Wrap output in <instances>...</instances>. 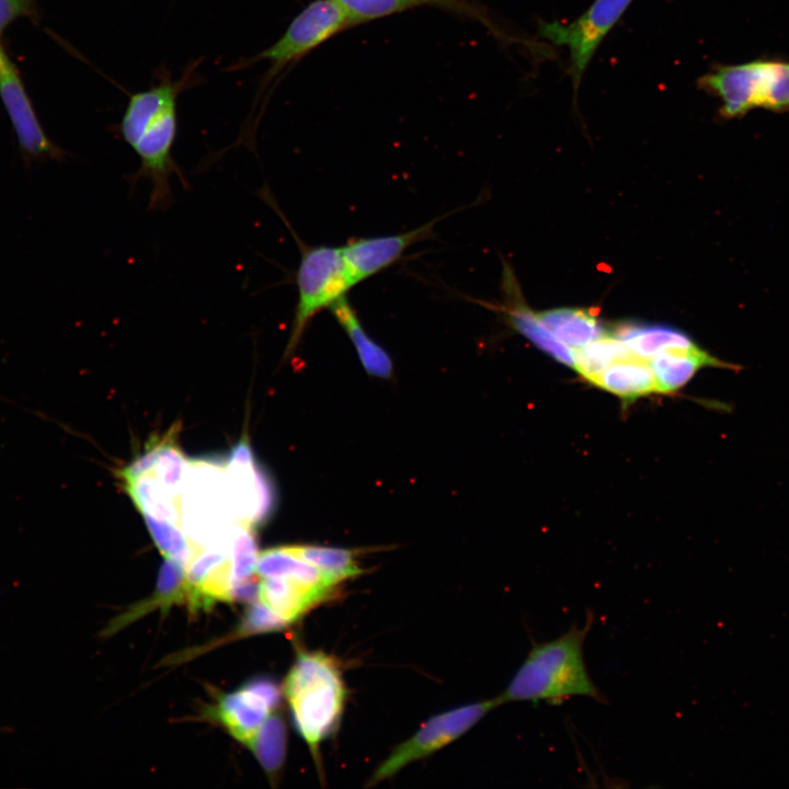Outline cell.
Listing matches in <instances>:
<instances>
[{
    "label": "cell",
    "instance_id": "cell-1",
    "mask_svg": "<svg viewBox=\"0 0 789 789\" xmlns=\"http://www.w3.org/2000/svg\"><path fill=\"white\" fill-rule=\"evenodd\" d=\"M192 79L162 78L159 83L129 96L121 121V134L139 158V168L130 184L148 180L151 184L149 208L164 210L173 202L171 179L175 174L182 185L187 181L176 164L172 149L178 134L176 102Z\"/></svg>",
    "mask_w": 789,
    "mask_h": 789
},
{
    "label": "cell",
    "instance_id": "cell-2",
    "mask_svg": "<svg viewBox=\"0 0 789 789\" xmlns=\"http://www.w3.org/2000/svg\"><path fill=\"white\" fill-rule=\"evenodd\" d=\"M593 621L590 613L583 626L574 624L554 639L534 642L506 688L498 696L501 705L512 701L560 705L576 696L606 704L605 695L587 672L583 655Z\"/></svg>",
    "mask_w": 789,
    "mask_h": 789
},
{
    "label": "cell",
    "instance_id": "cell-3",
    "mask_svg": "<svg viewBox=\"0 0 789 789\" xmlns=\"http://www.w3.org/2000/svg\"><path fill=\"white\" fill-rule=\"evenodd\" d=\"M284 694L295 725L319 764V747L338 728L346 697L340 666L321 651H299Z\"/></svg>",
    "mask_w": 789,
    "mask_h": 789
},
{
    "label": "cell",
    "instance_id": "cell-4",
    "mask_svg": "<svg viewBox=\"0 0 789 789\" xmlns=\"http://www.w3.org/2000/svg\"><path fill=\"white\" fill-rule=\"evenodd\" d=\"M259 194L285 221L300 252L296 272L297 302L286 347L288 355L297 347L312 318L321 310L330 309L339 299L346 296L355 283L343 258L341 247L306 244L285 220L271 193L263 188Z\"/></svg>",
    "mask_w": 789,
    "mask_h": 789
},
{
    "label": "cell",
    "instance_id": "cell-5",
    "mask_svg": "<svg viewBox=\"0 0 789 789\" xmlns=\"http://www.w3.org/2000/svg\"><path fill=\"white\" fill-rule=\"evenodd\" d=\"M500 705L499 698L494 697L432 717L410 739L391 752L374 771L367 785L373 786L388 779L408 764L455 741Z\"/></svg>",
    "mask_w": 789,
    "mask_h": 789
},
{
    "label": "cell",
    "instance_id": "cell-6",
    "mask_svg": "<svg viewBox=\"0 0 789 789\" xmlns=\"http://www.w3.org/2000/svg\"><path fill=\"white\" fill-rule=\"evenodd\" d=\"M351 25L352 21L334 0H315L294 18L273 45L248 62L270 61L272 77Z\"/></svg>",
    "mask_w": 789,
    "mask_h": 789
},
{
    "label": "cell",
    "instance_id": "cell-7",
    "mask_svg": "<svg viewBox=\"0 0 789 789\" xmlns=\"http://www.w3.org/2000/svg\"><path fill=\"white\" fill-rule=\"evenodd\" d=\"M631 2L632 0H595L581 16L570 23H540L539 33L542 37L569 49L574 90L580 85L582 76L603 38Z\"/></svg>",
    "mask_w": 789,
    "mask_h": 789
},
{
    "label": "cell",
    "instance_id": "cell-8",
    "mask_svg": "<svg viewBox=\"0 0 789 789\" xmlns=\"http://www.w3.org/2000/svg\"><path fill=\"white\" fill-rule=\"evenodd\" d=\"M0 99L16 135L20 148L28 158L54 159L61 152L46 136L22 78L0 39Z\"/></svg>",
    "mask_w": 789,
    "mask_h": 789
},
{
    "label": "cell",
    "instance_id": "cell-9",
    "mask_svg": "<svg viewBox=\"0 0 789 789\" xmlns=\"http://www.w3.org/2000/svg\"><path fill=\"white\" fill-rule=\"evenodd\" d=\"M453 213L404 232L350 239L341 250L355 285L395 264L411 245L431 238L435 225Z\"/></svg>",
    "mask_w": 789,
    "mask_h": 789
},
{
    "label": "cell",
    "instance_id": "cell-10",
    "mask_svg": "<svg viewBox=\"0 0 789 789\" xmlns=\"http://www.w3.org/2000/svg\"><path fill=\"white\" fill-rule=\"evenodd\" d=\"M502 288L504 291L502 304L494 305L484 301H480V304L500 312L510 327L550 357L573 367V350L560 342L544 325L538 313H535L525 302L517 282L506 264L503 270Z\"/></svg>",
    "mask_w": 789,
    "mask_h": 789
},
{
    "label": "cell",
    "instance_id": "cell-11",
    "mask_svg": "<svg viewBox=\"0 0 789 789\" xmlns=\"http://www.w3.org/2000/svg\"><path fill=\"white\" fill-rule=\"evenodd\" d=\"M762 73L763 61L720 67L700 78L699 85L720 98L721 115L732 118L759 107Z\"/></svg>",
    "mask_w": 789,
    "mask_h": 789
},
{
    "label": "cell",
    "instance_id": "cell-12",
    "mask_svg": "<svg viewBox=\"0 0 789 789\" xmlns=\"http://www.w3.org/2000/svg\"><path fill=\"white\" fill-rule=\"evenodd\" d=\"M656 392L671 393L685 386L704 367L740 370L742 367L713 356L699 345L693 348L667 350L650 358Z\"/></svg>",
    "mask_w": 789,
    "mask_h": 789
},
{
    "label": "cell",
    "instance_id": "cell-13",
    "mask_svg": "<svg viewBox=\"0 0 789 789\" xmlns=\"http://www.w3.org/2000/svg\"><path fill=\"white\" fill-rule=\"evenodd\" d=\"M255 572L261 578H277L296 583L329 597L340 583L304 559L288 552L283 546L270 548L258 556Z\"/></svg>",
    "mask_w": 789,
    "mask_h": 789
},
{
    "label": "cell",
    "instance_id": "cell-14",
    "mask_svg": "<svg viewBox=\"0 0 789 789\" xmlns=\"http://www.w3.org/2000/svg\"><path fill=\"white\" fill-rule=\"evenodd\" d=\"M272 711L261 697L242 686L221 696L208 713L247 745Z\"/></svg>",
    "mask_w": 789,
    "mask_h": 789
},
{
    "label": "cell",
    "instance_id": "cell-15",
    "mask_svg": "<svg viewBox=\"0 0 789 789\" xmlns=\"http://www.w3.org/2000/svg\"><path fill=\"white\" fill-rule=\"evenodd\" d=\"M186 568L171 559L165 558L162 563L157 587L153 594L139 604L132 606L126 613L117 616L108 624L105 636L113 634L145 614L161 608L163 613L174 604H186Z\"/></svg>",
    "mask_w": 789,
    "mask_h": 789
},
{
    "label": "cell",
    "instance_id": "cell-16",
    "mask_svg": "<svg viewBox=\"0 0 789 789\" xmlns=\"http://www.w3.org/2000/svg\"><path fill=\"white\" fill-rule=\"evenodd\" d=\"M637 356L651 358L677 348H693L697 344L683 331L662 324L620 323L609 331Z\"/></svg>",
    "mask_w": 789,
    "mask_h": 789
},
{
    "label": "cell",
    "instance_id": "cell-17",
    "mask_svg": "<svg viewBox=\"0 0 789 789\" xmlns=\"http://www.w3.org/2000/svg\"><path fill=\"white\" fill-rule=\"evenodd\" d=\"M330 311L351 340L365 370L375 377H390L392 374L390 356L364 329L347 297L339 299L330 307Z\"/></svg>",
    "mask_w": 789,
    "mask_h": 789
},
{
    "label": "cell",
    "instance_id": "cell-18",
    "mask_svg": "<svg viewBox=\"0 0 789 789\" xmlns=\"http://www.w3.org/2000/svg\"><path fill=\"white\" fill-rule=\"evenodd\" d=\"M544 325L563 344L578 350L608 331L587 308L563 307L538 313Z\"/></svg>",
    "mask_w": 789,
    "mask_h": 789
},
{
    "label": "cell",
    "instance_id": "cell-19",
    "mask_svg": "<svg viewBox=\"0 0 789 789\" xmlns=\"http://www.w3.org/2000/svg\"><path fill=\"white\" fill-rule=\"evenodd\" d=\"M593 385L624 400H633L656 392V384L649 362L637 355L610 364Z\"/></svg>",
    "mask_w": 789,
    "mask_h": 789
},
{
    "label": "cell",
    "instance_id": "cell-20",
    "mask_svg": "<svg viewBox=\"0 0 789 789\" xmlns=\"http://www.w3.org/2000/svg\"><path fill=\"white\" fill-rule=\"evenodd\" d=\"M259 599L289 625L325 598L284 579L261 578Z\"/></svg>",
    "mask_w": 789,
    "mask_h": 789
},
{
    "label": "cell",
    "instance_id": "cell-21",
    "mask_svg": "<svg viewBox=\"0 0 789 789\" xmlns=\"http://www.w3.org/2000/svg\"><path fill=\"white\" fill-rule=\"evenodd\" d=\"M576 351L573 368L591 384L614 362L634 355L609 332Z\"/></svg>",
    "mask_w": 789,
    "mask_h": 789
},
{
    "label": "cell",
    "instance_id": "cell-22",
    "mask_svg": "<svg viewBox=\"0 0 789 789\" xmlns=\"http://www.w3.org/2000/svg\"><path fill=\"white\" fill-rule=\"evenodd\" d=\"M126 492L141 514L178 523L180 508L174 500L158 481L148 473L124 483Z\"/></svg>",
    "mask_w": 789,
    "mask_h": 789
},
{
    "label": "cell",
    "instance_id": "cell-23",
    "mask_svg": "<svg viewBox=\"0 0 789 789\" xmlns=\"http://www.w3.org/2000/svg\"><path fill=\"white\" fill-rule=\"evenodd\" d=\"M283 547L288 552L332 575L339 582L355 578L363 572V569L358 565L357 560L355 559L354 552L351 550L312 545H291Z\"/></svg>",
    "mask_w": 789,
    "mask_h": 789
},
{
    "label": "cell",
    "instance_id": "cell-24",
    "mask_svg": "<svg viewBox=\"0 0 789 789\" xmlns=\"http://www.w3.org/2000/svg\"><path fill=\"white\" fill-rule=\"evenodd\" d=\"M247 746L272 778L277 775L286 754V725L283 718L279 714L268 716Z\"/></svg>",
    "mask_w": 789,
    "mask_h": 789
},
{
    "label": "cell",
    "instance_id": "cell-25",
    "mask_svg": "<svg viewBox=\"0 0 789 789\" xmlns=\"http://www.w3.org/2000/svg\"><path fill=\"white\" fill-rule=\"evenodd\" d=\"M141 515L160 552L187 568L202 548L193 544L175 523L149 514Z\"/></svg>",
    "mask_w": 789,
    "mask_h": 789
},
{
    "label": "cell",
    "instance_id": "cell-26",
    "mask_svg": "<svg viewBox=\"0 0 789 789\" xmlns=\"http://www.w3.org/2000/svg\"><path fill=\"white\" fill-rule=\"evenodd\" d=\"M178 430L176 425L170 428L169 437L152 471L165 491L179 502L188 464L181 448L175 444Z\"/></svg>",
    "mask_w": 789,
    "mask_h": 789
},
{
    "label": "cell",
    "instance_id": "cell-27",
    "mask_svg": "<svg viewBox=\"0 0 789 789\" xmlns=\"http://www.w3.org/2000/svg\"><path fill=\"white\" fill-rule=\"evenodd\" d=\"M252 528L238 523L231 531L229 557L233 583L251 578L255 571L259 554Z\"/></svg>",
    "mask_w": 789,
    "mask_h": 789
},
{
    "label": "cell",
    "instance_id": "cell-28",
    "mask_svg": "<svg viewBox=\"0 0 789 789\" xmlns=\"http://www.w3.org/2000/svg\"><path fill=\"white\" fill-rule=\"evenodd\" d=\"M759 107L789 110V61H763Z\"/></svg>",
    "mask_w": 789,
    "mask_h": 789
},
{
    "label": "cell",
    "instance_id": "cell-29",
    "mask_svg": "<svg viewBox=\"0 0 789 789\" xmlns=\"http://www.w3.org/2000/svg\"><path fill=\"white\" fill-rule=\"evenodd\" d=\"M353 25L387 16L433 0H334Z\"/></svg>",
    "mask_w": 789,
    "mask_h": 789
},
{
    "label": "cell",
    "instance_id": "cell-30",
    "mask_svg": "<svg viewBox=\"0 0 789 789\" xmlns=\"http://www.w3.org/2000/svg\"><path fill=\"white\" fill-rule=\"evenodd\" d=\"M288 624L277 616L266 604L259 598L250 604L245 615L230 639H238L255 633L278 631Z\"/></svg>",
    "mask_w": 789,
    "mask_h": 789
},
{
    "label": "cell",
    "instance_id": "cell-31",
    "mask_svg": "<svg viewBox=\"0 0 789 789\" xmlns=\"http://www.w3.org/2000/svg\"><path fill=\"white\" fill-rule=\"evenodd\" d=\"M169 434L170 430L163 436L158 435L150 438L144 451L118 472L124 483L148 474L153 470Z\"/></svg>",
    "mask_w": 789,
    "mask_h": 789
},
{
    "label": "cell",
    "instance_id": "cell-32",
    "mask_svg": "<svg viewBox=\"0 0 789 789\" xmlns=\"http://www.w3.org/2000/svg\"><path fill=\"white\" fill-rule=\"evenodd\" d=\"M35 0H0V37L3 31L16 19L28 15Z\"/></svg>",
    "mask_w": 789,
    "mask_h": 789
},
{
    "label": "cell",
    "instance_id": "cell-33",
    "mask_svg": "<svg viewBox=\"0 0 789 789\" xmlns=\"http://www.w3.org/2000/svg\"><path fill=\"white\" fill-rule=\"evenodd\" d=\"M243 687L261 697L272 710L277 708L281 702L282 689L275 682L270 678H253L247 684H244Z\"/></svg>",
    "mask_w": 789,
    "mask_h": 789
},
{
    "label": "cell",
    "instance_id": "cell-34",
    "mask_svg": "<svg viewBox=\"0 0 789 789\" xmlns=\"http://www.w3.org/2000/svg\"><path fill=\"white\" fill-rule=\"evenodd\" d=\"M227 466L252 467L255 465L254 455L247 436H242L229 454Z\"/></svg>",
    "mask_w": 789,
    "mask_h": 789
}]
</instances>
